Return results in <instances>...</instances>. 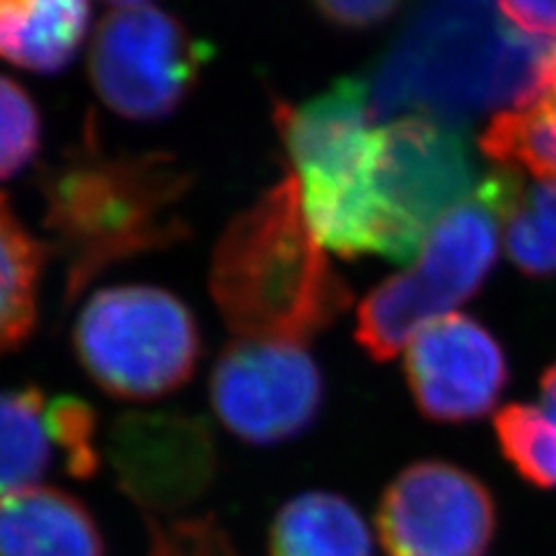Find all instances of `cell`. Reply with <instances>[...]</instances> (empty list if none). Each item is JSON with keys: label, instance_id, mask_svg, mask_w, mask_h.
Segmentation results:
<instances>
[{"label": "cell", "instance_id": "cell-1", "mask_svg": "<svg viewBox=\"0 0 556 556\" xmlns=\"http://www.w3.org/2000/svg\"><path fill=\"white\" fill-rule=\"evenodd\" d=\"M556 86V40L527 38L476 10L429 0L371 84V116L420 110L450 124L503 104H533Z\"/></svg>", "mask_w": 556, "mask_h": 556}, {"label": "cell", "instance_id": "cell-2", "mask_svg": "<svg viewBox=\"0 0 556 556\" xmlns=\"http://www.w3.org/2000/svg\"><path fill=\"white\" fill-rule=\"evenodd\" d=\"M190 188V172L172 153H104L91 135L51 167L45 230L65 265L67 302L124 260L186 239Z\"/></svg>", "mask_w": 556, "mask_h": 556}, {"label": "cell", "instance_id": "cell-3", "mask_svg": "<svg viewBox=\"0 0 556 556\" xmlns=\"http://www.w3.org/2000/svg\"><path fill=\"white\" fill-rule=\"evenodd\" d=\"M208 288L237 339L306 343L351 306V290L308 228L298 177L269 188L225 228Z\"/></svg>", "mask_w": 556, "mask_h": 556}, {"label": "cell", "instance_id": "cell-4", "mask_svg": "<svg viewBox=\"0 0 556 556\" xmlns=\"http://www.w3.org/2000/svg\"><path fill=\"white\" fill-rule=\"evenodd\" d=\"M367 81L345 77L302 104H278L276 124L300 169L302 206L320 247L343 257L399 263L392 225L374 190L378 130Z\"/></svg>", "mask_w": 556, "mask_h": 556}, {"label": "cell", "instance_id": "cell-5", "mask_svg": "<svg viewBox=\"0 0 556 556\" xmlns=\"http://www.w3.org/2000/svg\"><path fill=\"white\" fill-rule=\"evenodd\" d=\"M75 351L104 392L147 402L186 386L202 341L193 311L177 294L155 286H114L84 304Z\"/></svg>", "mask_w": 556, "mask_h": 556}, {"label": "cell", "instance_id": "cell-6", "mask_svg": "<svg viewBox=\"0 0 556 556\" xmlns=\"http://www.w3.org/2000/svg\"><path fill=\"white\" fill-rule=\"evenodd\" d=\"M498 212L480 190L429 232L422 257L357 308L355 339L369 357H396L431 320L471 300L496 263Z\"/></svg>", "mask_w": 556, "mask_h": 556}, {"label": "cell", "instance_id": "cell-7", "mask_svg": "<svg viewBox=\"0 0 556 556\" xmlns=\"http://www.w3.org/2000/svg\"><path fill=\"white\" fill-rule=\"evenodd\" d=\"M214 51L177 16L130 5L96 28L89 77L112 112L132 121H161L193 93Z\"/></svg>", "mask_w": 556, "mask_h": 556}, {"label": "cell", "instance_id": "cell-8", "mask_svg": "<svg viewBox=\"0 0 556 556\" xmlns=\"http://www.w3.org/2000/svg\"><path fill=\"white\" fill-rule=\"evenodd\" d=\"M476 167L457 124L410 116L378 130L374 190L386 212L402 263L420 251L445 208L473 190Z\"/></svg>", "mask_w": 556, "mask_h": 556}, {"label": "cell", "instance_id": "cell-9", "mask_svg": "<svg viewBox=\"0 0 556 556\" xmlns=\"http://www.w3.org/2000/svg\"><path fill=\"white\" fill-rule=\"evenodd\" d=\"M323 374L306 343L232 339L212 374V406L225 429L253 445L302 433L323 404Z\"/></svg>", "mask_w": 556, "mask_h": 556}, {"label": "cell", "instance_id": "cell-10", "mask_svg": "<svg viewBox=\"0 0 556 556\" xmlns=\"http://www.w3.org/2000/svg\"><path fill=\"white\" fill-rule=\"evenodd\" d=\"M376 521L390 556H482L496 508L490 490L464 468L417 462L388 484Z\"/></svg>", "mask_w": 556, "mask_h": 556}, {"label": "cell", "instance_id": "cell-11", "mask_svg": "<svg viewBox=\"0 0 556 556\" xmlns=\"http://www.w3.org/2000/svg\"><path fill=\"white\" fill-rule=\"evenodd\" d=\"M406 380L433 422H471L490 413L508 386V359L490 329L450 313L406 345Z\"/></svg>", "mask_w": 556, "mask_h": 556}, {"label": "cell", "instance_id": "cell-12", "mask_svg": "<svg viewBox=\"0 0 556 556\" xmlns=\"http://www.w3.org/2000/svg\"><path fill=\"white\" fill-rule=\"evenodd\" d=\"M110 457L121 490L149 513L193 503L214 478L216 450L200 417L128 413L110 431Z\"/></svg>", "mask_w": 556, "mask_h": 556}, {"label": "cell", "instance_id": "cell-13", "mask_svg": "<svg viewBox=\"0 0 556 556\" xmlns=\"http://www.w3.org/2000/svg\"><path fill=\"white\" fill-rule=\"evenodd\" d=\"M96 413L81 399H47L40 390L0 392V496L40 482L63 468L73 478L98 471Z\"/></svg>", "mask_w": 556, "mask_h": 556}, {"label": "cell", "instance_id": "cell-14", "mask_svg": "<svg viewBox=\"0 0 556 556\" xmlns=\"http://www.w3.org/2000/svg\"><path fill=\"white\" fill-rule=\"evenodd\" d=\"M0 556H104L93 515L54 486L0 496Z\"/></svg>", "mask_w": 556, "mask_h": 556}, {"label": "cell", "instance_id": "cell-15", "mask_svg": "<svg viewBox=\"0 0 556 556\" xmlns=\"http://www.w3.org/2000/svg\"><path fill=\"white\" fill-rule=\"evenodd\" d=\"M89 22V0H0V59L28 73H61L79 54Z\"/></svg>", "mask_w": 556, "mask_h": 556}, {"label": "cell", "instance_id": "cell-16", "mask_svg": "<svg viewBox=\"0 0 556 556\" xmlns=\"http://www.w3.org/2000/svg\"><path fill=\"white\" fill-rule=\"evenodd\" d=\"M371 531L345 498L308 492L278 510L269 556H371Z\"/></svg>", "mask_w": 556, "mask_h": 556}, {"label": "cell", "instance_id": "cell-17", "mask_svg": "<svg viewBox=\"0 0 556 556\" xmlns=\"http://www.w3.org/2000/svg\"><path fill=\"white\" fill-rule=\"evenodd\" d=\"M480 193L506 220V249L527 276L556 274V181L527 188L517 174L486 177Z\"/></svg>", "mask_w": 556, "mask_h": 556}, {"label": "cell", "instance_id": "cell-18", "mask_svg": "<svg viewBox=\"0 0 556 556\" xmlns=\"http://www.w3.org/2000/svg\"><path fill=\"white\" fill-rule=\"evenodd\" d=\"M45 247L0 195V355L20 348L38 318V283Z\"/></svg>", "mask_w": 556, "mask_h": 556}, {"label": "cell", "instance_id": "cell-19", "mask_svg": "<svg viewBox=\"0 0 556 556\" xmlns=\"http://www.w3.org/2000/svg\"><path fill=\"white\" fill-rule=\"evenodd\" d=\"M482 149L508 167L556 177V86L529 110L498 114L482 135Z\"/></svg>", "mask_w": 556, "mask_h": 556}, {"label": "cell", "instance_id": "cell-20", "mask_svg": "<svg viewBox=\"0 0 556 556\" xmlns=\"http://www.w3.org/2000/svg\"><path fill=\"white\" fill-rule=\"evenodd\" d=\"M494 431L521 478L556 490V415L535 404H508L494 415Z\"/></svg>", "mask_w": 556, "mask_h": 556}, {"label": "cell", "instance_id": "cell-21", "mask_svg": "<svg viewBox=\"0 0 556 556\" xmlns=\"http://www.w3.org/2000/svg\"><path fill=\"white\" fill-rule=\"evenodd\" d=\"M42 121L20 84L0 75V181L20 174L40 149Z\"/></svg>", "mask_w": 556, "mask_h": 556}, {"label": "cell", "instance_id": "cell-22", "mask_svg": "<svg viewBox=\"0 0 556 556\" xmlns=\"http://www.w3.org/2000/svg\"><path fill=\"white\" fill-rule=\"evenodd\" d=\"M147 519L151 529L149 556H239L228 533L212 515L167 525L155 521V517Z\"/></svg>", "mask_w": 556, "mask_h": 556}, {"label": "cell", "instance_id": "cell-23", "mask_svg": "<svg viewBox=\"0 0 556 556\" xmlns=\"http://www.w3.org/2000/svg\"><path fill=\"white\" fill-rule=\"evenodd\" d=\"M325 20L343 28H369L402 5V0H313Z\"/></svg>", "mask_w": 556, "mask_h": 556}, {"label": "cell", "instance_id": "cell-24", "mask_svg": "<svg viewBox=\"0 0 556 556\" xmlns=\"http://www.w3.org/2000/svg\"><path fill=\"white\" fill-rule=\"evenodd\" d=\"M501 12L529 33L556 38V0H498Z\"/></svg>", "mask_w": 556, "mask_h": 556}, {"label": "cell", "instance_id": "cell-25", "mask_svg": "<svg viewBox=\"0 0 556 556\" xmlns=\"http://www.w3.org/2000/svg\"><path fill=\"white\" fill-rule=\"evenodd\" d=\"M541 396H543L541 406L552 415H556V362L552 367H547V371L541 378Z\"/></svg>", "mask_w": 556, "mask_h": 556}, {"label": "cell", "instance_id": "cell-26", "mask_svg": "<svg viewBox=\"0 0 556 556\" xmlns=\"http://www.w3.org/2000/svg\"><path fill=\"white\" fill-rule=\"evenodd\" d=\"M445 3L462 5V8H476V10H492L494 8V0H445Z\"/></svg>", "mask_w": 556, "mask_h": 556}, {"label": "cell", "instance_id": "cell-27", "mask_svg": "<svg viewBox=\"0 0 556 556\" xmlns=\"http://www.w3.org/2000/svg\"><path fill=\"white\" fill-rule=\"evenodd\" d=\"M108 3H114L118 8H130V5H144V0H108Z\"/></svg>", "mask_w": 556, "mask_h": 556}]
</instances>
